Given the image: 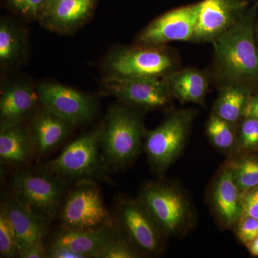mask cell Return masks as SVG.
I'll use <instances>...</instances> for the list:
<instances>
[{"instance_id": "6da1fadb", "label": "cell", "mask_w": 258, "mask_h": 258, "mask_svg": "<svg viewBox=\"0 0 258 258\" xmlns=\"http://www.w3.org/2000/svg\"><path fill=\"white\" fill-rule=\"evenodd\" d=\"M215 66L224 86L248 85L258 79V50L254 43L253 13H244L213 42Z\"/></svg>"}, {"instance_id": "7a4b0ae2", "label": "cell", "mask_w": 258, "mask_h": 258, "mask_svg": "<svg viewBox=\"0 0 258 258\" xmlns=\"http://www.w3.org/2000/svg\"><path fill=\"white\" fill-rule=\"evenodd\" d=\"M138 110L123 103L113 106L101 125V152L110 170L125 169L141 152L147 131Z\"/></svg>"}, {"instance_id": "3957f363", "label": "cell", "mask_w": 258, "mask_h": 258, "mask_svg": "<svg viewBox=\"0 0 258 258\" xmlns=\"http://www.w3.org/2000/svg\"><path fill=\"white\" fill-rule=\"evenodd\" d=\"M101 125L69 144L60 155L47 161L40 170L69 182L94 181L108 170L101 147Z\"/></svg>"}, {"instance_id": "277c9868", "label": "cell", "mask_w": 258, "mask_h": 258, "mask_svg": "<svg viewBox=\"0 0 258 258\" xmlns=\"http://www.w3.org/2000/svg\"><path fill=\"white\" fill-rule=\"evenodd\" d=\"M68 184L58 176L41 170L19 171L12 179V197L50 222L60 214Z\"/></svg>"}, {"instance_id": "5b68a950", "label": "cell", "mask_w": 258, "mask_h": 258, "mask_svg": "<svg viewBox=\"0 0 258 258\" xmlns=\"http://www.w3.org/2000/svg\"><path fill=\"white\" fill-rule=\"evenodd\" d=\"M62 228L98 230L115 225L94 181L76 183L66 195L60 214Z\"/></svg>"}, {"instance_id": "8992f818", "label": "cell", "mask_w": 258, "mask_h": 258, "mask_svg": "<svg viewBox=\"0 0 258 258\" xmlns=\"http://www.w3.org/2000/svg\"><path fill=\"white\" fill-rule=\"evenodd\" d=\"M192 120V113H172L159 126L147 132L144 147L152 168L162 173L174 162L184 148Z\"/></svg>"}, {"instance_id": "52a82bcc", "label": "cell", "mask_w": 258, "mask_h": 258, "mask_svg": "<svg viewBox=\"0 0 258 258\" xmlns=\"http://www.w3.org/2000/svg\"><path fill=\"white\" fill-rule=\"evenodd\" d=\"M115 225L142 254L154 255L164 248L165 234L140 199L120 200Z\"/></svg>"}, {"instance_id": "ba28073f", "label": "cell", "mask_w": 258, "mask_h": 258, "mask_svg": "<svg viewBox=\"0 0 258 258\" xmlns=\"http://www.w3.org/2000/svg\"><path fill=\"white\" fill-rule=\"evenodd\" d=\"M139 199L165 235H178L189 226L191 218L189 203L174 186L159 183L148 184Z\"/></svg>"}, {"instance_id": "9c48e42d", "label": "cell", "mask_w": 258, "mask_h": 258, "mask_svg": "<svg viewBox=\"0 0 258 258\" xmlns=\"http://www.w3.org/2000/svg\"><path fill=\"white\" fill-rule=\"evenodd\" d=\"M105 93L139 110L161 109L170 104L172 95L167 81L159 78L112 76L104 82Z\"/></svg>"}, {"instance_id": "30bf717a", "label": "cell", "mask_w": 258, "mask_h": 258, "mask_svg": "<svg viewBox=\"0 0 258 258\" xmlns=\"http://www.w3.org/2000/svg\"><path fill=\"white\" fill-rule=\"evenodd\" d=\"M42 107L71 125L92 120L96 113V102L86 95L56 83H43L37 88Z\"/></svg>"}, {"instance_id": "8fae6325", "label": "cell", "mask_w": 258, "mask_h": 258, "mask_svg": "<svg viewBox=\"0 0 258 258\" xmlns=\"http://www.w3.org/2000/svg\"><path fill=\"white\" fill-rule=\"evenodd\" d=\"M168 52L154 46L120 51L108 60L113 76L123 78H160L174 68Z\"/></svg>"}, {"instance_id": "7c38bea8", "label": "cell", "mask_w": 258, "mask_h": 258, "mask_svg": "<svg viewBox=\"0 0 258 258\" xmlns=\"http://www.w3.org/2000/svg\"><path fill=\"white\" fill-rule=\"evenodd\" d=\"M200 10L199 3L168 12L144 30L140 41L148 46H158L166 42L192 40Z\"/></svg>"}, {"instance_id": "4fadbf2b", "label": "cell", "mask_w": 258, "mask_h": 258, "mask_svg": "<svg viewBox=\"0 0 258 258\" xmlns=\"http://www.w3.org/2000/svg\"><path fill=\"white\" fill-rule=\"evenodd\" d=\"M245 0H203L192 40L213 42L245 13Z\"/></svg>"}, {"instance_id": "5bb4252c", "label": "cell", "mask_w": 258, "mask_h": 258, "mask_svg": "<svg viewBox=\"0 0 258 258\" xmlns=\"http://www.w3.org/2000/svg\"><path fill=\"white\" fill-rule=\"evenodd\" d=\"M1 210L14 231L20 253L30 244L45 239L50 222L25 208L13 197L4 200Z\"/></svg>"}, {"instance_id": "9a60e30c", "label": "cell", "mask_w": 258, "mask_h": 258, "mask_svg": "<svg viewBox=\"0 0 258 258\" xmlns=\"http://www.w3.org/2000/svg\"><path fill=\"white\" fill-rule=\"evenodd\" d=\"M72 126L42 107L33 115L28 128L34 153L40 156L50 153L69 136Z\"/></svg>"}, {"instance_id": "2e32d148", "label": "cell", "mask_w": 258, "mask_h": 258, "mask_svg": "<svg viewBox=\"0 0 258 258\" xmlns=\"http://www.w3.org/2000/svg\"><path fill=\"white\" fill-rule=\"evenodd\" d=\"M39 101L31 86L15 83L5 86L0 96V129L21 125Z\"/></svg>"}, {"instance_id": "e0dca14e", "label": "cell", "mask_w": 258, "mask_h": 258, "mask_svg": "<svg viewBox=\"0 0 258 258\" xmlns=\"http://www.w3.org/2000/svg\"><path fill=\"white\" fill-rule=\"evenodd\" d=\"M119 230L114 225L98 230H73L61 228L51 240V243L67 247L84 258L95 257Z\"/></svg>"}, {"instance_id": "ac0fdd59", "label": "cell", "mask_w": 258, "mask_h": 258, "mask_svg": "<svg viewBox=\"0 0 258 258\" xmlns=\"http://www.w3.org/2000/svg\"><path fill=\"white\" fill-rule=\"evenodd\" d=\"M241 195L232 171L227 166L217 178L212 193L217 217L225 227H236L243 215Z\"/></svg>"}, {"instance_id": "d6986e66", "label": "cell", "mask_w": 258, "mask_h": 258, "mask_svg": "<svg viewBox=\"0 0 258 258\" xmlns=\"http://www.w3.org/2000/svg\"><path fill=\"white\" fill-rule=\"evenodd\" d=\"M97 0H62L40 19L54 31L67 32L86 21L92 15Z\"/></svg>"}, {"instance_id": "ffe728a7", "label": "cell", "mask_w": 258, "mask_h": 258, "mask_svg": "<svg viewBox=\"0 0 258 258\" xmlns=\"http://www.w3.org/2000/svg\"><path fill=\"white\" fill-rule=\"evenodd\" d=\"M34 154L28 128L19 125L0 129V161L2 164L20 166L26 164Z\"/></svg>"}, {"instance_id": "44dd1931", "label": "cell", "mask_w": 258, "mask_h": 258, "mask_svg": "<svg viewBox=\"0 0 258 258\" xmlns=\"http://www.w3.org/2000/svg\"><path fill=\"white\" fill-rule=\"evenodd\" d=\"M167 83L172 96L181 103L203 104L208 92V79L198 70L189 69L174 73Z\"/></svg>"}, {"instance_id": "7402d4cb", "label": "cell", "mask_w": 258, "mask_h": 258, "mask_svg": "<svg viewBox=\"0 0 258 258\" xmlns=\"http://www.w3.org/2000/svg\"><path fill=\"white\" fill-rule=\"evenodd\" d=\"M248 85L233 84L223 86L217 98L213 114L235 125L242 117L249 98Z\"/></svg>"}, {"instance_id": "603a6c76", "label": "cell", "mask_w": 258, "mask_h": 258, "mask_svg": "<svg viewBox=\"0 0 258 258\" xmlns=\"http://www.w3.org/2000/svg\"><path fill=\"white\" fill-rule=\"evenodd\" d=\"M207 134L212 144L225 152H230L238 144L235 125L212 114L206 126Z\"/></svg>"}, {"instance_id": "cb8c5ba5", "label": "cell", "mask_w": 258, "mask_h": 258, "mask_svg": "<svg viewBox=\"0 0 258 258\" xmlns=\"http://www.w3.org/2000/svg\"><path fill=\"white\" fill-rule=\"evenodd\" d=\"M241 192L258 186V159L244 157L228 166Z\"/></svg>"}, {"instance_id": "d4e9b609", "label": "cell", "mask_w": 258, "mask_h": 258, "mask_svg": "<svg viewBox=\"0 0 258 258\" xmlns=\"http://www.w3.org/2000/svg\"><path fill=\"white\" fill-rule=\"evenodd\" d=\"M21 42L18 32L9 23L0 24V61L9 64L18 58L21 51Z\"/></svg>"}, {"instance_id": "484cf974", "label": "cell", "mask_w": 258, "mask_h": 258, "mask_svg": "<svg viewBox=\"0 0 258 258\" xmlns=\"http://www.w3.org/2000/svg\"><path fill=\"white\" fill-rule=\"evenodd\" d=\"M142 254L119 232L104 246L97 258H137L140 257Z\"/></svg>"}, {"instance_id": "4316f807", "label": "cell", "mask_w": 258, "mask_h": 258, "mask_svg": "<svg viewBox=\"0 0 258 258\" xmlns=\"http://www.w3.org/2000/svg\"><path fill=\"white\" fill-rule=\"evenodd\" d=\"M0 257H20V249L14 231L2 210H0Z\"/></svg>"}, {"instance_id": "83f0119b", "label": "cell", "mask_w": 258, "mask_h": 258, "mask_svg": "<svg viewBox=\"0 0 258 258\" xmlns=\"http://www.w3.org/2000/svg\"><path fill=\"white\" fill-rule=\"evenodd\" d=\"M239 147L245 149H258V119L244 118L237 134Z\"/></svg>"}, {"instance_id": "f1b7e54d", "label": "cell", "mask_w": 258, "mask_h": 258, "mask_svg": "<svg viewBox=\"0 0 258 258\" xmlns=\"http://www.w3.org/2000/svg\"><path fill=\"white\" fill-rule=\"evenodd\" d=\"M236 234L239 240L247 245L258 237V219L243 214L236 225Z\"/></svg>"}, {"instance_id": "f546056e", "label": "cell", "mask_w": 258, "mask_h": 258, "mask_svg": "<svg viewBox=\"0 0 258 258\" xmlns=\"http://www.w3.org/2000/svg\"><path fill=\"white\" fill-rule=\"evenodd\" d=\"M47 0H10L15 9L28 17L40 18Z\"/></svg>"}, {"instance_id": "4dcf8cb0", "label": "cell", "mask_w": 258, "mask_h": 258, "mask_svg": "<svg viewBox=\"0 0 258 258\" xmlns=\"http://www.w3.org/2000/svg\"><path fill=\"white\" fill-rule=\"evenodd\" d=\"M241 200L244 214L258 219V186L242 192Z\"/></svg>"}, {"instance_id": "1f68e13d", "label": "cell", "mask_w": 258, "mask_h": 258, "mask_svg": "<svg viewBox=\"0 0 258 258\" xmlns=\"http://www.w3.org/2000/svg\"><path fill=\"white\" fill-rule=\"evenodd\" d=\"M21 258H43L47 257V247L44 240L33 242L24 249L20 253Z\"/></svg>"}, {"instance_id": "d6a6232c", "label": "cell", "mask_w": 258, "mask_h": 258, "mask_svg": "<svg viewBox=\"0 0 258 258\" xmlns=\"http://www.w3.org/2000/svg\"><path fill=\"white\" fill-rule=\"evenodd\" d=\"M47 257L50 258H84L81 254L76 253L72 250L54 243L47 246Z\"/></svg>"}, {"instance_id": "836d02e7", "label": "cell", "mask_w": 258, "mask_h": 258, "mask_svg": "<svg viewBox=\"0 0 258 258\" xmlns=\"http://www.w3.org/2000/svg\"><path fill=\"white\" fill-rule=\"evenodd\" d=\"M243 118H254L258 119V93L249 98L244 111Z\"/></svg>"}, {"instance_id": "e575fe53", "label": "cell", "mask_w": 258, "mask_h": 258, "mask_svg": "<svg viewBox=\"0 0 258 258\" xmlns=\"http://www.w3.org/2000/svg\"><path fill=\"white\" fill-rule=\"evenodd\" d=\"M246 247L248 249L251 255L258 257V237H256L254 240L251 241L249 243L246 245Z\"/></svg>"}, {"instance_id": "d590c367", "label": "cell", "mask_w": 258, "mask_h": 258, "mask_svg": "<svg viewBox=\"0 0 258 258\" xmlns=\"http://www.w3.org/2000/svg\"><path fill=\"white\" fill-rule=\"evenodd\" d=\"M60 1H62V0H47L46 4H45V8H44V10L43 12H42L41 16L42 15L45 14L47 10H50V8L53 6V5L57 4V3H59V2Z\"/></svg>"}, {"instance_id": "8d00e7d4", "label": "cell", "mask_w": 258, "mask_h": 258, "mask_svg": "<svg viewBox=\"0 0 258 258\" xmlns=\"http://www.w3.org/2000/svg\"><path fill=\"white\" fill-rule=\"evenodd\" d=\"M257 150H258V149H257Z\"/></svg>"}]
</instances>
